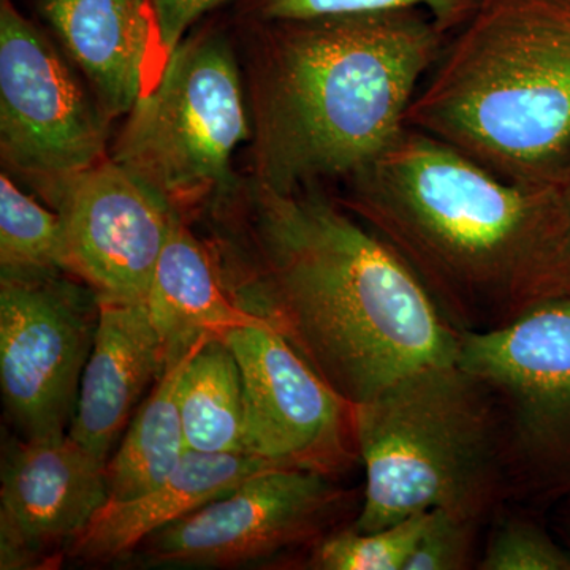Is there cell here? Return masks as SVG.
<instances>
[{"instance_id": "cell-2", "label": "cell", "mask_w": 570, "mask_h": 570, "mask_svg": "<svg viewBox=\"0 0 570 570\" xmlns=\"http://www.w3.org/2000/svg\"><path fill=\"white\" fill-rule=\"evenodd\" d=\"M340 198L389 243L459 330L497 328L570 292L557 184L505 181L404 127Z\"/></svg>"}, {"instance_id": "cell-20", "label": "cell", "mask_w": 570, "mask_h": 570, "mask_svg": "<svg viewBox=\"0 0 570 570\" xmlns=\"http://www.w3.org/2000/svg\"><path fill=\"white\" fill-rule=\"evenodd\" d=\"M66 272L61 216L0 176V277Z\"/></svg>"}, {"instance_id": "cell-14", "label": "cell", "mask_w": 570, "mask_h": 570, "mask_svg": "<svg viewBox=\"0 0 570 570\" xmlns=\"http://www.w3.org/2000/svg\"><path fill=\"white\" fill-rule=\"evenodd\" d=\"M167 367L145 302L100 298L69 436L108 463L142 396Z\"/></svg>"}, {"instance_id": "cell-18", "label": "cell", "mask_w": 570, "mask_h": 570, "mask_svg": "<svg viewBox=\"0 0 570 570\" xmlns=\"http://www.w3.org/2000/svg\"><path fill=\"white\" fill-rule=\"evenodd\" d=\"M168 363L151 392L135 411L118 450L107 463L108 499L126 501L164 482L186 455L178 385L190 356L206 340Z\"/></svg>"}, {"instance_id": "cell-22", "label": "cell", "mask_w": 570, "mask_h": 570, "mask_svg": "<svg viewBox=\"0 0 570 570\" xmlns=\"http://www.w3.org/2000/svg\"><path fill=\"white\" fill-rule=\"evenodd\" d=\"M246 3L261 24L366 11L417 9L430 14L441 31L450 36L466 24L478 10L480 0H246Z\"/></svg>"}, {"instance_id": "cell-3", "label": "cell", "mask_w": 570, "mask_h": 570, "mask_svg": "<svg viewBox=\"0 0 570 570\" xmlns=\"http://www.w3.org/2000/svg\"><path fill=\"white\" fill-rule=\"evenodd\" d=\"M262 26L249 75L253 181L276 193L346 179L381 156L449 39L417 9Z\"/></svg>"}, {"instance_id": "cell-21", "label": "cell", "mask_w": 570, "mask_h": 570, "mask_svg": "<svg viewBox=\"0 0 570 570\" xmlns=\"http://www.w3.org/2000/svg\"><path fill=\"white\" fill-rule=\"evenodd\" d=\"M431 512L415 513L373 532L354 528L317 543L311 568L322 570H404L430 523Z\"/></svg>"}, {"instance_id": "cell-15", "label": "cell", "mask_w": 570, "mask_h": 570, "mask_svg": "<svg viewBox=\"0 0 570 570\" xmlns=\"http://www.w3.org/2000/svg\"><path fill=\"white\" fill-rule=\"evenodd\" d=\"M108 119L126 116L167 66L149 0H41Z\"/></svg>"}, {"instance_id": "cell-7", "label": "cell", "mask_w": 570, "mask_h": 570, "mask_svg": "<svg viewBox=\"0 0 570 570\" xmlns=\"http://www.w3.org/2000/svg\"><path fill=\"white\" fill-rule=\"evenodd\" d=\"M99 296L69 273L0 277V385L21 438L69 433Z\"/></svg>"}, {"instance_id": "cell-12", "label": "cell", "mask_w": 570, "mask_h": 570, "mask_svg": "<svg viewBox=\"0 0 570 570\" xmlns=\"http://www.w3.org/2000/svg\"><path fill=\"white\" fill-rule=\"evenodd\" d=\"M33 187L61 216L66 272L100 298L145 302L175 209L108 156Z\"/></svg>"}, {"instance_id": "cell-26", "label": "cell", "mask_w": 570, "mask_h": 570, "mask_svg": "<svg viewBox=\"0 0 570 570\" xmlns=\"http://www.w3.org/2000/svg\"><path fill=\"white\" fill-rule=\"evenodd\" d=\"M557 193L560 198L562 225H564V254L566 265H568V273L570 279V163L566 165L564 170L557 179Z\"/></svg>"}, {"instance_id": "cell-9", "label": "cell", "mask_w": 570, "mask_h": 570, "mask_svg": "<svg viewBox=\"0 0 570 570\" xmlns=\"http://www.w3.org/2000/svg\"><path fill=\"white\" fill-rule=\"evenodd\" d=\"M108 121L69 63L11 0L0 3V151L37 184L107 157Z\"/></svg>"}, {"instance_id": "cell-23", "label": "cell", "mask_w": 570, "mask_h": 570, "mask_svg": "<svg viewBox=\"0 0 570 570\" xmlns=\"http://www.w3.org/2000/svg\"><path fill=\"white\" fill-rule=\"evenodd\" d=\"M479 569L570 570V553L534 524L513 520L499 528Z\"/></svg>"}, {"instance_id": "cell-25", "label": "cell", "mask_w": 570, "mask_h": 570, "mask_svg": "<svg viewBox=\"0 0 570 570\" xmlns=\"http://www.w3.org/2000/svg\"><path fill=\"white\" fill-rule=\"evenodd\" d=\"M165 62L186 39L190 28L224 0H149Z\"/></svg>"}, {"instance_id": "cell-19", "label": "cell", "mask_w": 570, "mask_h": 570, "mask_svg": "<svg viewBox=\"0 0 570 570\" xmlns=\"http://www.w3.org/2000/svg\"><path fill=\"white\" fill-rule=\"evenodd\" d=\"M187 450L245 453L242 370L223 337H209L190 356L178 385Z\"/></svg>"}, {"instance_id": "cell-5", "label": "cell", "mask_w": 570, "mask_h": 570, "mask_svg": "<svg viewBox=\"0 0 570 570\" xmlns=\"http://www.w3.org/2000/svg\"><path fill=\"white\" fill-rule=\"evenodd\" d=\"M366 491L354 530L373 532L445 510L478 520L501 479L493 396L459 363H438L396 379L354 406Z\"/></svg>"}, {"instance_id": "cell-1", "label": "cell", "mask_w": 570, "mask_h": 570, "mask_svg": "<svg viewBox=\"0 0 570 570\" xmlns=\"http://www.w3.org/2000/svg\"><path fill=\"white\" fill-rule=\"evenodd\" d=\"M225 291L264 318L337 395L362 404L420 367L455 362L460 330L414 269L314 186L250 181L206 206Z\"/></svg>"}, {"instance_id": "cell-11", "label": "cell", "mask_w": 570, "mask_h": 570, "mask_svg": "<svg viewBox=\"0 0 570 570\" xmlns=\"http://www.w3.org/2000/svg\"><path fill=\"white\" fill-rule=\"evenodd\" d=\"M245 390V453L284 468L337 474L354 463V404L318 376L273 326L225 333Z\"/></svg>"}, {"instance_id": "cell-16", "label": "cell", "mask_w": 570, "mask_h": 570, "mask_svg": "<svg viewBox=\"0 0 570 570\" xmlns=\"http://www.w3.org/2000/svg\"><path fill=\"white\" fill-rule=\"evenodd\" d=\"M276 468L284 466L249 453L187 450L159 485L126 501L108 499L71 542L66 560L92 568L124 564L154 532L225 497L253 475Z\"/></svg>"}, {"instance_id": "cell-8", "label": "cell", "mask_w": 570, "mask_h": 570, "mask_svg": "<svg viewBox=\"0 0 570 570\" xmlns=\"http://www.w3.org/2000/svg\"><path fill=\"white\" fill-rule=\"evenodd\" d=\"M346 498L330 475L269 469L154 532L124 564L200 569L254 564L324 539Z\"/></svg>"}, {"instance_id": "cell-17", "label": "cell", "mask_w": 570, "mask_h": 570, "mask_svg": "<svg viewBox=\"0 0 570 570\" xmlns=\"http://www.w3.org/2000/svg\"><path fill=\"white\" fill-rule=\"evenodd\" d=\"M145 303L167 365L190 351L202 337H220L243 326H272L230 298L212 250L179 213L175 214L165 239Z\"/></svg>"}, {"instance_id": "cell-6", "label": "cell", "mask_w": 570, "mask_h": 570, "mask_svg": "<svg viewBox=\"0 0 570 570\" xmlns=\"http://www.w3.org/2000/svg\"><path fill=\"white\" fill-rule=\"evenodd\" d=\"M126 116L111 159L184 217L234 186L232 157L253 140L242 71L219 33L186 37Z\"/></svg>"}, {"instance_id": "cell-13", "label": "cell", "mask_w": 570, "mask_h": 570, "mask_svg": "<svg viewBox=\"0 0 570 570\" xmlns=\"http://www.w3.org/2000/svg\"><path fill=\"white\" fill-rule=\"evenodd\" d=\"M107 463L69 433L13 438L0 471V569H56L108 501Z\"/></svg>"}, {"instance_id": "cell-4", "label": "cell", "mask_w": 570, "mask_h": 570, "mask_svg": "<svg viewBox=\"0 0 570 570\" xmlns=\"http://www.w3.org/2000/svg\"><path fill=\"white\" fill-rule=\"evenodd\" d=\"M406 126L505 181L557 183L570 163V0H480Z\"/></svg>"}, {"instance_id": "cell-24", "label": "cell", "mask_w": 570, "mask_h": 570, "mask_svg": "<svg viewBox=\"0 0 570 570\" xmlns=\"http://www.w3.org/2000/svg\"><path fill=\"white\" fill-rule=\"evenodd\" d=\"M474 520L433 510L417 550L404 570H456L468 566Z\"/></svg>"}, {"instance_id": "cell-10", "label": "cell", "mask_w": 570, "mask_h": 570, "mask_svg": "<svg viewBox=\"0 0 570 570\" xmlns=\"http://www.w3.org/2000/svg\"><path fill=\"white\" fill-rule=\"evenodd\" d=\"M456 363L502 400L520 459L549 480H569L570 292L497 328L460 330Z\"/></svg>"}]
</instances>
